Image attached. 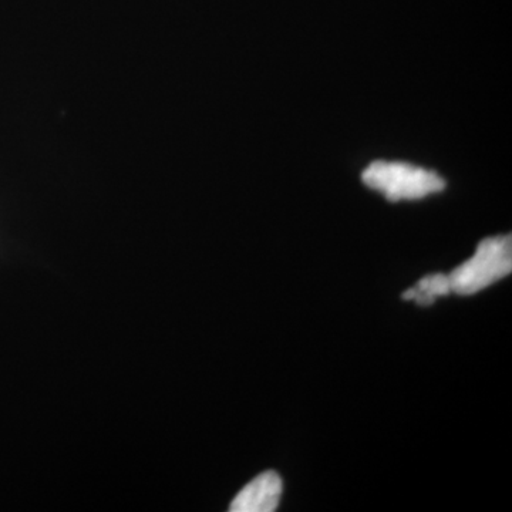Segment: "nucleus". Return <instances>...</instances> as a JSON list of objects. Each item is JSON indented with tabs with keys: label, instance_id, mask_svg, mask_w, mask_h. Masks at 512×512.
<instances>
[{
	"label": "nucleus",
	"instance_id": "f257e3e1",
	"mask_svg": "<svg viewBox=\"0 0 512 512\" xmlns=\"http://www.w3.org/2000/svg\"><path fill=\"white\" fill-rule=\"evenodd\" d=\"M512 271L511 235L484 239L476 254L463 265L457 266L450 275L451 292L468 296L483 291L500 281Z\"/></svg>",
	"mask_w": 512,
	"mask_h": 512
},
{
	"label": "nucleus",
	"instance_id": "f03ea898",
	"mask_svg": "<svg viewBox=\"0 0 512 512\" xmlns=\"http://www.w3.org/2000/svg\"><path fill=\"white\" fill-rule=\"evenodd\" d=\"M367 187L383 192L389 201L417 200L443 191L446 181L434 171L413 165L376 161L363 171Z\"/></svg>",
	"mask_w": 512,
	"mask_h": 512
},
{
	"label": "nucleus",
	"instance_id": "7ed1b4c3",
	"mask_svg": "<svg viewBox=\"0 0 512 512\" xmlns=\"http://www.w3.org/2000/svg\"><path fill=\"white\" fill-rule=\"evenodd\" d=\"M282 478L275 471H265L245 485L232 501V512H274L281 501Z\"/></svg>",
	"mask_w": 512,
	"mask_h": 512
},
{
	"label": "nucleus",
	"instance_id": "20e7f679",
	"mask_svg": "<svg viewBox=\"0 0 512 512\" xmlns=\"http://www.w3.org/2000/svg\"><path fill=\"white\" fill-rule=\"evenodd\" d=\"M451 292L450 281L448 275L434 274L424 276L416 285V288L409 289L403 293L404 301H414L420 306L433 305L436 298L446 296Z\"/></svg>",
	"mask_w": 512,
	"mask_h": 512
}]
</instances>
